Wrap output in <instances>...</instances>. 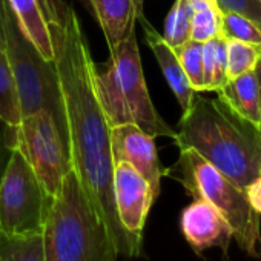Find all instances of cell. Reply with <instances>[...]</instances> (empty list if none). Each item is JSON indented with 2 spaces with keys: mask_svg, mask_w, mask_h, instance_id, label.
I'll list each match as a JSON object with an SVG mask.
<instances>
[{
  "mask_svg": "<svg viewBox=\"0 0 261 261\" xmlns=\"http://www.w3.org/2000/svg\"><path fill=\"white\" fill-rule=\"evenodd\" d=\"M49 33L63 97L72 171L95 214L108 227L118 255L140 256L143 240L126 232L117 215L111 127L95 91L97 66L80 20L71 7L60 23H49Z\"/></svg>",
  "mask_w": 261,
  "mask_h": 261,
  "instance_id": "6da1fadb",
  "label": "cell"
},
{
  "mask_svg": "<svg viewBox=\"0 0 261 261\" xmlns=\"http://www.w3.org/2000/svg\"><path fill=\"white\" fill-rule=\"evenodd\" d=\"M180 149H192L246 191L261 175V133L218 98L194 97L183 112L174 139Z\"/></svg>",
  "mask_w": 261,
  "mask_h": 261,
  "instance_id": "7a4b0ae2",
  "label": "cell"
},
{
  "mask_svg": "<svg viewBox=\"0 0 261 261\" xmlns=\"http://www.w3.org/2000/svg\"><path fill=\"white\" fill-rule=\"evenodd\" d=\"M45 261H117L118 252L105 223L71 169L53 198L43 227Z\"/></svg>",
  "mask_w": 261,
  "mask_h": 261,
  "instance_id": "3957f363",
  "label": "cell"
},
{
  "mask_svg": "<svg viewBox=\"0 0 261 261\" xmlns=\"http://www.w3.org/2000/svg\"><path fill=\"white\" fill-rule=\"evenodd\" d=\"M95 91L109 127L133 123L152 137L175 139L177 130L151 100L136 34L109 51V60L95 72Z\"/></svg>",
  "mask_w": 261,
  "mask_h": 261,
  "instance_id": "277c9868",
  "label": "cell"
},
{
  "mask_svg": "<svg viewBox=\"0 0 261 261\" xmlns=\"http://www.w3.org/2000/svg\"><path fill=\"white\" fill-rule=\"evenodd\" d=\"M175 178L194 197L211 203L227 221L238 247L249 256H261V214L238 188L192 149H180Z\"/></svg>",
  "mask_w": 261,
  "mask_h": 261,
  "instance_id": "5b68a950",
  "label": "cell"
},
{
  "mask_svg": "<svg viewBox=\"0 0 261 261\" xmlns=\"http://www.w3.org/2000/svg\"><path fill=\"white\" fill-rule=\"evenodd\" d=\"M5 53L14 74L22 117L45 109L66 137L63 97L56 63L43 59L25 36L11 5L5 19Z\"/></svg>",
  "mask_w": 261,
  "mask_h": 261,
  "instance_id": "8992f818",
  "label": "cell"
},
{
  "mask_svg": "<svg viewBox=\"0 0 261 261\" xmlns=\"http://www.w3.org/2000/svg\"><path fill=\"white\" fill-rule=\"evenodd\" d=\"M8 142L31 165L45 194L53 200L72 169L68 142L56 120L45 109L23 115L17 126H7Z\"/></svg>",
  "mask_w": 261,
  "mask_h": 261,
  "instance_id": "52a82bcc",
  "label": "cell"
},
{
  "mask_svg": "<svg viewBox=\"0 0 261 261\" xmlns=\"http://www.w3.org/2000/svg\"><path fill=\"white\" fill-rule=\"evenodd\" d=\"M51 201L28 160L14 148L0 180V235L22 238L43 233Z\"/></svg>",
  "mask_w": 261,
  "mask_h": 261,
  "instance_id": "ba28073f",
  "label": "cell"
},
{
  "mask_svg": "<svg viewBox=\"0 0 261 261\" xmlns=\"http://www.w3.org/2000/svg\"><path fill=\"white\" fill-rule=\"evenodd\" d=\"M114 200L123 229L143 240V229L157 198L146 178L126 162H114Z\"/></svg>",
  "mask_w": 261,
  "mask_h": 261,
  "instance_id": "9c48e42d",
  "label": "cell"
},
{
  "mask_svg": "<svg viewBox=\"0 0 261 261\" xmlns=\"http://www.w3.org/2000/svg\"><path fill=\"white\" fill-rule=\"evenodd\" d=\"M109 134L112 160L126 162L136 168L151 185L155 198H159L162 191V177L166 171L159 162L157 148L154 143L155 137L133 123L112 126Z\"/></svg>",
  "mask_w": 261,
  "mask_h": 261,
  "instance_id": "30bf717a",
  "label": "cell"
},
{
  "mask_svg": "<svg viewBox=\"0 0 261 261\" xmlns=\"http://www.w3.org/2000/svg\"><path fill=\"white\" fill-rule=\"evenodd\" d=\"M180 226L186 241L197 253L209 247H220L223 253L227 255L233 238L232 229L224 217L206 200L194 198V201L183 209Z\"/></svg>",
  "mask_w": 261,
  "mask_h": 261,
  "instance_id": "8fae6325",
  "label": "cell"
},
{
  "mask_svg": "<svg viewBox=\"0 0 261 261\" xmlns=\"http://www.w3.org/2000/svg\"><path fill=\"white\" fill-rule=\"evenodd\" d=\"M95 17L111 49L136 34L137 20L143 17V0H83Z\"/></svg>",
  "mask_w": 261,
  "mask_h": 261,
  "instance_id": "7c38bea8",
  "label": "cell"
},
{
  "mask_svg": "<svg viewBox=\"0 0 261 261\" xmlns=\"http://www.w3.org/2000/svg\"><path fill=\"white\" fill-rule=\"evenodd\" d=\"M140 22L143 23V31H145V36H146V43L148 46L152 49L157 62H159V66L169 85V88L172 89L180 108L183 112H186L192 101H194V97H195V91L192 89L183 68H181V63L174 51V48L163 39L162 34H159L152 25H149L145 17L140 19Z\"/></svg>",
  "mask_w": 261,
  "mask_h": 261,
  "instance_id": "4fadbf2b",
  "label": "cell"
},
{
  "mask_svg": "<svg viewBox=\"0 0 261 261\" xmlns=\"http://www.w3.org/2000/svg\"><path fill=\"white\" fill-rule=\"evenodd\" d=\"M218 100L233 114L247 123L259 127L261 123V94L256 71H247L238 77L229 79L217 91Z\"/></svg>",
  "mask_w": 261,
  "mask_h": 261,
  "instance_id": "5bb4252c",
  "label": "cell"
},
{
  "mask_svg": "<svg viewBox=\"0 0 261 261\" xmlns=\"http://www.w3.org/2000/svg\"><path fill=\"white\" fill-rule=\"evenodd\" d=\"M20 30L39 49L43 59L54 60V48L49 33V25L45 19L39 0H10Z\"/></svg>",
  "mask_w": 261,
  "mask_h": 261,
  "instance_id": "9a60e30c",
  "label": "cell"
},
{
  "mask_svg": "<svg viewBox=\"0 0 261 261\" xmlns=\"http://www.w3.org/2000/svg\"><path fill=\"white\" fill-rule=\"evenodd\" d=\"M203 68H204V91L223 88L227 79L226 39L218 36L203 43Z\"/></svg>",
  "mask_w": 261,
  "mask_h": 261,
  "instance_id": "2e32d148",
  "label": "cell"
},
{
  "mask_svg": "<svg viewBox=\"0 0 261 261\" xmlns=\"http://www.w3.org/2000/svg\"><path fill=\"white\" fill-rule=\"evenodd\" d=\"M0 118L8 126H17L22 120L14 74L4 48H0Z\"/></svg>",
  "mask_w": 261,
  "mask_h": 261,
  "instance_id": "e0dca14e",
  "label": "cell"
},
{
  "mask_svg": "<svg viewBox=\"0 0 261 261\" xmlns=\"http://www.w3.org/2000/svg\"><path fill=\"white\" fill-rule=\"evenodd\" d=\"M194 10L191 40L204 43L221 36V11L215 0H189Z\"/></svg>",
  "mask_w": 261,
  "mask_h": 261,
  "instance_id": "ac0fdd59",
  "label": "cell"
},
{
  "mask_svg": "<svg viewBox=\"0 0 261 261\" xmlns=\"http://www.w3.org/2000/svg\"><path fill=\"white\" fill-rule=\"evenodd\" d=\"M0 261H45L43 233L22 238L0 235Z\"/></svg>",
  "mask_w": 261,
  "mask_h": 261,
  "instance_id": "d6986e66",
  "label": "cell"
},
{
  "mask_svg": "<svg viewBox=\"0 0 261 261\" xmlns=\"http://www.w3.org/2000/svg\"><path fill=\"white\" fill-rule=\"evenodd\" d=\"M194 10L189 0H175L165 22L163 39L172 46L178 48L191 40V22Z\"/></svg>",
  "mask_w": 261,
  "mask_h": 261,
  "instance_id": "ffe728a7",
  "label": "cell"
},
{
  "mask_svg": "<svg viewBox=\"0 0 261 261\" xmlns=\"http://www.w3.org/2000/svg\"><path fill=\"white\" fill-rule=\"evenodd\" d=\"M259 56H261V46L226 39L227 79H233L247 71L255 69Z\"/></svg>",
  "mask_w": 261,
  "mask_h": 261,
  "instance_id": "44dd1931",
  "label": "cell"
},
{
  "mask_svg": "<svg viewBox=\"0 0 261 261\" xmlns=\"http://www.w3.org/2000/svg\"><path fill=\"white\" fill-rule=\"evenodd\" d=\"M181 68L195 92L204 91V68H203V43L188 40L178 48H174Z\"/></svg>",
  "mask_w": 261,
  "mask_h": 261,
  "instance_id": "7402d4cb",
  "label": "cell"
},
{
  "mask_svg": "<svg viewBox=\"0 0 261 261\" xmlns=\"http://www.w3.org/2000/svg\"><path fill=\"white\" fill-rule=\"evenodd\" d=\"M221 36L227 40L261 46V28L237 13H221Z\"/></svg>",
  "mask_w": 261,
  "mask_h": 261,
  "instance_id": "603a6c76",
  "label": "cell"
},
{
  "mask_svg": "<svg viewBox=\"0 0 261 261\" xmlns=\"http://www.w3.org/2000/svg\"><path fill=\"white\" fill-rule=\"evenodd\" d=\"M221 13H237L261 28V2L259 0H215Z\"/></svg>",
  "mask_w": 261,
  "mask_h": 261,
  "instance_id": "cb8c5ba5",
  "label": "cell"
},
{
  "mask_svg": "<svg viewBox=\"0 0 261 261\" xmlns=\"http://www.w3.org/2000/svg\"><path fill=\"white\" fill-rule=\"evenodd\" d=\"M7 126L8 124L4 123L2 118H0V180H2V177L5 174V169L8 166V162H10V157L13 152V148L10 146V142H8Z\"/></svg>",
  "mask_w": 261,
  "mask_h": 261,
  "instance_id": "d4e9b609",
  "label": "cell"
},
{
  "mask_svg": "<svg viewBox=\"0 0 261 261\" xmlns=\"http://www.w3.org/2000/svg\"><path fill=\"white\" fill-rule=\"evenodd\" d=\"M246 194L250 204L256 209V212L261 214V175L246 189Z\"/></svg>",
  "mask_w": 261,
  "mask_h": 261,
  "instance_id": "484cf974",
  "label": "cell"
},
{
  "mask_svg": "<svg viewBox=\"0 0 261 261\" xmlns=\"http://www.w3.org/2000/svg\"><path fill=\"white\" fill-rule=\"evenodd\" d=\"M10 7V0H0V48L5 49V19Z\"/></svg>",
  "mask_w": 261,
  "mask_h": 261,
  "instance_id": "4316f807",
  "label": "cell"
},
{
  "mask_svg": "<svg viewBox=\"0 0 261 261\" xmlns=\"http://www.w3.org/2000/svg\"><path fill=\"white\" fill-rule=\"evenodd\" d=\"M255 71H256V75H258V82H259V94H261V56H259V60H258V63H256V68H255ZM259 133H261V123H259Z\"/></svg>",
  "mask_w": 261,
  "mask_h": 261,
  "instance_id": "83f0119b",
  "label": "cell"
},
{
  "mask_svg": "<svg viewBox=\"0 0 261 261\" xmlns=\"http://www.w3.org/2000/svg\"><path fill=\"white\" fill-rule=\"evenodd\" d=\"M259 2H261V0H259Z\"/></svg>",
  "mask_w": 261,
  "mask_h": 261,
  "instance_id": "f1b7e54d",
  "label": "cell"
}]
</instances>
